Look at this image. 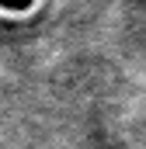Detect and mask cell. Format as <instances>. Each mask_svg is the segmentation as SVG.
Wrapping results in <instances>:
<instances>
[{"mask_svg": "<svg viewBox=\"0 0 146 149\" xmlns=\"http://www.w3.org/2000/svg\"><path fill=\"white\" fill-rule=\"evenodd\" d=\"M0 3H7V7H28L32 0H0Z\"/></svg>", "mask_w": 146, "mask_h": 149, "instance_id": "obj_1", "label": "cell"}]
</instances>
